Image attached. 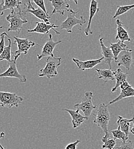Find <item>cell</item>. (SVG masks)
<instances>
[{
	"label": "cell",
	"instance_id": "cell-39",
	"mask_svg": "<svg viewBox=\"0 0 134 149\" xmlns=\"http://www.w3.org/2000/svg\"><path fill=\"white\" fill-rule=\"evenodd\" d=\"M18 1V2H19V3H20L21 5L22 4V0H17Z\"/></svg>",
	"mask_w": 134,
	"mask_h": 149
},
{
	"label": "cell",
	"instance_id": "cell-5",
	"mask_svg": "<svg viewBox=\"0 0 134 149\" xmlns=\"http://www.w3.org/2000/svg\"><path fill=\"white\" fill-rule=\"evenodd\" d=\"M92 96L93 93L92 92H86L81 99V103L76 104L74 106L75 109H76L77 111H81L87 118H89L93 110L96 109V106L92 103Z\"/></svg>",
	"mask_w": 134,
	"mask_h": 149
},
{
	"label": "cell",
	"instance_id": "cell-38",
	"mask_svg": "<svg viewBox=\"0 0 134 149\" xmlns=\"http://www.w3.org/2000/svg\"><path fill=\"white\" fill-rule=\"evenodd\" d=\"M68 1H71V0H68ZM72 1H73L77 5H78V0H72Z\"/></svg>",
	"mask_w": 134,
	"mask_h": 149
},
{
	"label": "cell",
	"instance_id": "cell-4",
	"mask_svg": "<svg viewBox=\"0 0 134 149\" xmlns=\"http://www.w3.org/2000/svg\"><path fill=\"white\" fill-rule=\"evenodd\" d=\"M6 20L9 22V26L8 29V32H16L19 33L22 28V25L28 23V21L22 19V13L16 12L15 9H12L11 13L6 17Z\"/></svg>",
	"mask_w": 134,
	"mask_h": 149
},
{
	"label": "cell",
	"instance_id": "cell-19",
	"mask_svg": "<svg viewBox=\"0 0 134 149\" xmlns=\"http://www.w3.org/2000/svg\"><path fill=\"white\" fill-rule=\"evenodd\" d=\"M130 97H134V87L131 85H130L127 88L121 90L120 93L119 95V96L112 101L110 102L108 105H111L116 102L122 100V99Z\"/></svg>",
	"mask_w": 134,
	"mask_h": 149
},
{
	"label": "cell",
	"instance_id": "cell-9",
	"mask_svg": "<svg viewBox=\"0 0 134 149\" xmlns=\"http://www.w3.org/2000/svg\"><path fill=\"white\" fill-rule=\"evenodd\" d=\"M62 42V40L58 41H54L52 38V35L49 34V38L44 46L42 47V52L40 55H37V57L38 60H41V58L45 57H53L54 55L53 54V51L57 45L61 43Z\"/></svg>",
	"mask_w": 134,
	"mask_h": 149
},
{
	"label": "cell",
	"instance_id": "cell-26",
	"mask_svg": "<svg viewBox=\"0 0 134 149\" xmlns=\"http://www.w3.org/2000/svg\"><path fill=\"white\" fill-rule=\"evenodd\" d=\"M111 133L115 139L121 140L123 143L126 142L129 138V136H128L123 131L121 130L119 126L117 129L111 131Z\"/></svg>",
	"mask_w": 134,
	"mask_h": 149
},
{
	"label": "cell",
	"instance_id": "cell-23",
	"mask_svg": "<svg viewBox=\"0 0 134 149\" xmlns=\"http://www.w3.org/2000/svg\"><path fill=\"white\" fill-rule=\"evenodd\" d=\"M132 119H127L123 118L122 116H119L117 118V123L120 127L121 130L123 131L128 136H129L130 127L131 126Z\"/></svg>",
	"mask_w": 134,
	"mask_h": 149
},
{
	"label": "cell",
	"instance_id": "cell-20",
	"mask_svg": "<svg viewBox=\"0 0 134 149\" xmlns=\"http://www.w3.org/2000/svg\"><path fill=\"white\" fill-rule=\"evenodd\" d=\"M110 48L111 49L114 56V59L116 60L119 54L123 51H128L133 52L132 49H129L126 44H124L121 41H119L117 43H111L110 42Z\"/></svg>",
	"mask_w": 134,
	"mask_h": 149
},
{
	"label": "cell",
	"instance_id": "cell-28",
	"mask_svg": "<svg viewBox=\"0 0 134 149\" xmlns=\"http://www.w3.org/2000/svg\"><path fill=\"white\" fill-rule=\"evenodd\" d=\"M101 141L103 142L102 145L103 149H114L116 145L115 139H109L106 135H104L101 138Z\"/></svg>",
	"mask_w": 134,
	"mask_h": 149
},
{
	"label": "cell",
	"instance_id": "cell-30",
	"mask_svg": "<svg viewBox=\"0 0 134 149\" xmlns=\"http://www.w3.org/2000/svg\"><path fill=\"white\" fill-rule=\"evenodd\" d=\"M8 34L6 32H3L1 35V41H0V55L3 52L5 48V37H8Z\"/></svg>",
	"mask_w": 134,
	"mask_h": 149
},
{
	"label": "cell",
	"instance_id": "cell-24",
	"mask_svg": "<svg viewBox=\"0 0 134 149\" xmlns=\"http://www.w3.org/2000/svg\"><path fill=\"white\" fill-rule=\"evenodd\" d=\"M8 37V41H9V45L7 47H5L4 48V50L3 52L0 55V61L2 60H6L8 63H10L12 61V60H11V56L13 54L11 51V48H12V40L10 37Z\"/></svg>",
	"mask_w": 134,
	"mask_h": 149
},
{
	"label": "cell",
	"instance_id": "cell-17",
	"mask_svg": "<svg viewBox=\"0 0 134 149\" xmlns=\"http://www.w3.org/2000/svg\"><path fill=\"white\" fill-rule=\"evenodd\" d=\"M116 23L117 24V33L115 37V40H119L123 42L124 41H131V38L129 36L128 32L123 27V22H122L119 19H117Z\"/></svg>",
	"mask_w": 134,
	"mask_h": 149
},
{
	"label": "cell",
	"instance_id": "cell-8",
	"mask_svg": "<svg viewBox=\"0 0 134 149\" xmlns=\"http://www.w3.org/2000/svg\"><path fill=\"white\" fill-rule=\"evenodd\" d=\"M9 67L8 70L0 74V78L1 77H12L18 79L21 83H25L27 81L26 77L25 75L19 74L18 69L17 68L16 61L13 60L11 62L9 63Z\"/></svg>",
	"mask_w": 134,
	"mask_h": 149
},
{
	"label": "cell",
	"instance_id": "cell-1",
	"mask_svg": "<svg viewBox=\"0 0 134 149\" xmlns=\"http://www.w3.org/2000/svg\"><path fill=\"white\" fill-rule=\"evenodd\" d=\"M95 119L94 122L100 127L105 133V135L110 137V134L108 129V126L110 120V113L108 109V105L105 103H101L99 106L96 112L94 115Z\"/></svg>",
	"mask_w": 134,
	"mask_h": 149
},
{
	"label": "cell",
	"instance_id": "cell-6",
	"mask_svg": "<svg viewBox=\"0 0 134 149\" xmlns=\"http://www.w3.org/2000/svg\"><path fill=\"white\" fill-rule=\"evenodd\" d=\"M23 98L16 93L0 91V106L3 107L11 109L13 107H19Z\"/></svg>",
	"mask_w": 134,
	"mask_h": 149
},
{
	"label": "cell",
	"instance_id": "cell-3",
	"mask_svg": "<svg viewBox=\"0 0 134 149\" xmlns=\"http://www.w3.org/2000/svg\"><path fill=\"white\" fill-rule=\"evenodd\" d=\"M67 11L68 12L67 18L62 22L60 25V29L61 30H65L67 32L71 33L72 29L75 26L79 25L82 26L85 24L86 20L82 16H80V19L77 17L76 14L78 13V11H75L72 9H69Z\"/></svg>",
	"mask_w": 134,
	"mask_h": 149
},
{
	"label": "cell",
	"instance_id": "cell-13",
	"mask_svg": "<svg viewBox=\"0 0 134 149\" xmlns=\"http://www.w3.org/2000/svg\"><path fill=\"white\" fill-rule=\"evenodd\" d=\"M106 38L100 37V36L99 38V41H100V46L101 48V53L103 55V57H104L103 61L104 63L107 64L110 67V69H111L112 68L111 63L113 60H115L114 56L110 47H107L104 45L103 41Z\"/></svg>",
	"mask_w": 134,
	"mask_h": 149
},
{
	"label": "cell",
	"instance_id": "cell-18",
	"mask_svg": "<svg viewBox=\"0 0 134 149\" xmlns=\"http://www.w3.org/2000/svg\"><path fill=\"white\" fill-rule=\"evenodd\" d=\"M22 13L25 14L28 13H30L32 15H33L35 17L38 18L40 19L43 20L44 22L47 24H50L49 19H51V17L49 16V15H47L42 9L40 8H37L36 9H26L24 11H22Z\"/></svg>",
	"mask_w": 134,
	"mask_h": 149
},
{
	"label": "cell",
	"instance_id": "cell-32",
	"mask_svg": "<svg viewBox=\"0 0 134 149\" xmlns=\"http://www.w3.org/2000/svg\"><path fill=\"white\" fill-rule=\"evenodd\" d=\"M81 142V141L80 140H76L75 142H72L71 143H69L68 145H67L65 147V149H76L77 146V145Z\"/></svg>",
	"mask_w": 134,
	"mask_h": 149
},
{
	"label": "cell",
	"instance_id": "cell-15",
	"mask_svg": "<svg viewBox=\"0 0 134 149\" xmlns=\"http://www.w3.org/2000/svg\"><path fill=\"white\" fill-rule=\"evenodd\" d=\"M62 110L68 112L71 115L72 118V124L73 129H76L81 124H83L85 120H87L88 119V118H87L85 116H83L77 111H75L74 110L67 109H64Z\"/></svg>",
	"mask_w": 134,
	"mask_h": 149
},
{
	"label": "cell",
	"instance_id": "cell-21",
	"mask_svg": "<svg viewBox=\"0 0 134 149\" xmlns=\"http://www.w3.org/2000/svg\"><path fill=\"white\" fill-rule=\"evenodd\" d=\"M98 77L100 79H103L104 83H107L109 81H114L115 79L114 71H112L111 69L107 70H100L95 69Z\"/></svg>",
	"mask_w": 134,
	"mask_h": 149
},
{
	"label": "cell",
	"instance_id": "cell-2",
	"mask_svg": "<svg viewBox=\"0 0 134 149\" xmlns=\"http://www.w3.org/2000/svg\"><path fill=\"white\" fill-rule=\"evenodd\" d=\"M61 57H48L46 60L45 67L40 70L39 77H47L49 79L58 74V68L61 65Z\"/></svg>",
	"mask_w": 134,
	"mask_h": 149
},
{
	"label": "cell",
	"instance_id": "cell-40",
	"mask_svg": "<svg viewBox=\"0 0 134 149\" xmlns=\"http://www.w3.org/2000/svg\"><path fill=\"white\" fill-rule=\"evenodd\" d=\"M2 28H3V26H0V29H2Z\"/></svg>",
	"mask_w": 134,
	"mask_h": 149
},
{
	"label": "cell",
	"instance_id": "cell-14",
	"mask_svg": "<svg viewBox=\"0 0 134 149\" xmlns=\"http://www.w3.org/2000/svg\"><path fill=\"white\" fill-rule=\"evenodd\" d=\"M53 7V10L52 12V15L55 13H59L61 15H64L65 11L68 10L69 5L65 0H49Z\"/></svg>",
	"mask_w": 134,
	"mask_h": 149
},
{
	"label": "cell",
	"instance_id": "cell-36",
	"mask_svg": "<svg viewBox=\"0 0 134 149\" xmlns=\"http://www.w3.org/2000/svg\"><path fill=\"white\" fill-rule=\"evenodd\" d=\"M5 136V133L4 132H0V139H2ZM0 149H5L3 147H2V146L1 145L0 143Z\"/></svg>",
	"mask_w": 134,
	"mask_h": 149
},
{
	"label": "cell",
	"instance_id": "cell-37",
	"mask_svg": "<svg viewBox=\"0 0 134 149\" xmlns=\"http://www.w3.org/2000/svg\"><path fill=\"white\" fill-rule=\"evenodd\" d=\"M132 123H133V127H132V129H131V132L133 134H134V117H133V118H132Z\"/></svg>",
	"mask_w": 134,
	"mask_h": 149
},
{
	"label": "cell",
	"instance_id": "cell-31",
	"mask_svg": "<svg viewBox=\"0 0 134 149\" xmlns=\"http://www.w3.org/2000/svg\"><path fill=\"white\" fill-rule=\"evenodd\" d=\"M33 2H34L39 8L42 9L47 15H48V12H47L46 8H45V5L44 2V0H32Z\"/></svg>",
	"mask_w": 134,
	"mask_h": 149
},
{
	"label": "cell",
	"instance_id": "cell-34",
	"mask_svg": "<svg viewBox=\"0 0 134 149\" xmlns=\"http://www.w3.org/2000/svg\"><path fill=\"white\" fill-rule=\"evenodd\" d=\"M129 86H130V84L128 83V82L127 80H126L121 84V85L120 86V88L121 90H124V89L127 88Z\"/></svg>",
	"mask_w": 134,
	"mask_h": 149
},
{
	"label": "cell",
	"instance_id": "cell-16",
	"mask_svg": "<svg viewBox=\"0 0 134 149\" xmlns=\"http://www.w3.org/2000/svg\"><path fill=\"white\" fill-rule=\"evenodd\" d=\"M98 2L96 0H91L90 3V17L88 20V24L87 28L84 30V33L86 36H89L90 35L93 34V32L91 31V25L92 19L95 16L97 13H98L100 10L99 8L97 7Z\"/></svg>",
	"mask_w": 134,
	"mask_h": 149
},
{
	"label": "cell",
	"instance_id": "cell-10",
	"mask_svg": "<svg viewBox=\"0 0 134 149\" xmlns=\"http://www.w3.org/2000/svg\"><path fill=\"white\" fill-rule=\"evenodd\" d=\"M115 61L119 67L123 66L128 70L131 68V65L133 62L132 52L128 51H123L121 52L117 56Z\"/></svg>",
	"mask_w": 134,
	"mask_h": 149
},
{
	"label": "cell",
	"instance_id": "cell-27",
	"mask_svg": "<svg viewBox=\"0 0 134 149\" xmlns=\"http://www.w3.org/2000/svg\"><path fill=\"white\" fill-rule=\"evenodd\" d=\"M133 8H134V4L125 6H118L117 10L115 12V15L113 17V19H116L119 16L126 13L127 12L133 9Z\"/></svg>",
	"mask_w": 134,
	"mask_h": 149
},
{
	"label": "cell",
	"instance_id": "cell-25",
	"mask_svg": "<svg viewBox=\"0 0 134 149\" xmlns=\"http://www.w3.org/2000/svg\"><path fill=\"white\" fill-rule=\"evenodd\" d=\"M4 1V5H3V9H14L15 8H17L19 12L22 13L21 11L20 3L18 2L17 0H3Z\"/></svg>",
	"mask_w": 134,
	"mask_h": 149
},
{
	"label": "cell",
	"instance_id": "cell-33",
	"mask_svg": "<svg viewBox=\"0 0 134 149\" xmlns=\"http://www.w3.org/2000/svg\"><path fill=\"white\" fill-rule=\"evenodd\" d=\"M22 4L24 5L27 9H35L32 4L31 0H22Z\"/></svg>",
	"mask_w": 134,
	"mask_h": 149
},
{
	"label": "cell",
	"instance_id": "cell-22",
	"mask_svg": "<svg viewBox=\"0 0 134 149\" xmlns=\"http://www.w3.org/2000/svg\"><path fill=\"white\" fill-rule=\"evenodd\" d=\"M114 74H115V77L116 82L115 84V87L112 88L111 92L114 93L115 92L117 89L120 87V86L121 84L127 80V77L128 74V73H124L123 71L120 68H118L116 71H114Z\"/></svg>",
	"mask_w": 134,
	"mask_h": 149
},
{
	"label": "cell",
	"instance_id": "cell-29",
	"mask_svg": "<svg viewBox=\"0 0 134 149\" xmlns=\"http://www.w3.org/2000/svg\"><path fill=\"white\" fill-rule=\"evenodd\" d=\"M114 149H134V147L132 141H129L128 142H122L121 145L115 146Z\"/></svg>",
	"mask_w": 134,
	"mask_h": 149
},
{
	"label": "cell",
	"instance_id": "cell-35",
	"mask_svg": "<svg viewBox=\"0 0 134 149\" xmlns=\"http://www.w3.org/2000/svg\"><path fill=\"white\" fill-rule=\"evenodd\" d=\"M3 5H4V1L2 0L1 3H0V16L3 15Z\"/></svg>",
	"mask_w": 134,
	"mask_h": 149
},
{
	"label": "cell",
	"instance_id": "cell-7",
	"mask_svg": "<svg viewBox=\"0 0 134 149\" xmlns=\"http://www.w3.org/2000/svg\"><path fill=\"white\" fill-rule=\"evenodd\" d=\"M13 37L15 40L14 44H17L18 47V50L15 52L14 58V60L17 61V58L21 55L22 54L24 55H27L29 49L32 47H34L36 44L33 41H31L28 38H20L16 36Z\"/></svg>",
	"mask_w": 134,
	"mask_h": 149
},
{
	"label": "cell",
	"instance_id": "cell-11",
	"mask_svg": "<svg viewBox=\"0 0 134 149\" xmlns=\"http://www.w3.org/2000/svg\"><path fill=\"white\" fill-rule=\"evenodd\" d=\"M37 26L33 29L28 30V33H37L42 35L48 34L51 29H53L57 35H60V33L55 29V28H58V26L55 24H47L42 22H36Z\"/></svg>",
	"mask_w": 134,
	"mask_h": 149
},
{
	"label": "cell",
	"instance_id": "cell-12",
	"mask_svg": "<svg viewBox=\"0 0 134 149\" xmlns=\"http://www.w3.org/2000/svg\"><path fill=\"white\" fill-rule=\"evenodd\" d=\"M104 57H102L100 58L97 60H90L85 61H80L75 58H72V60L76 64L77 67L79 70L84 71L86 70H90L94 68L96 65L100 64L102 61H103Z\"/></svg>",
	"mask_w": 134,
	"mask_h": 149
}]
</instances>
